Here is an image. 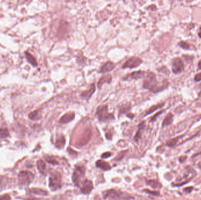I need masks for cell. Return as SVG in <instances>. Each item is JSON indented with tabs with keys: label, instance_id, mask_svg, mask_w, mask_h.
I'll use <instances>...</instances> for the list:
<instances>
[{
	"label": "cell",
	"instance_id": "obj_16",
	"mask_svg": "<svg viewBox=\"0 0 201 200\" xmlns=\"http://www.w3.org/2000/svg\"><path fill=\"white\" fill-rule=\"evenodd\" d=\"M96 166L98 168H100L104 171H108L111 169V166L108 163L106 162L105 161H103V160H98L96 161Z\"/></svg>",
	"mask_w": 201,
	"mask_h": 200
},
{
	"label": "cell",
	"instance_id": "obj_12",
	"mask_svg": "<svg viewBox=\"0 0 201 200\" xmlns=\"http://www.w3.org/2000/svg\"><path fill=\"white\" fill-rule=\"evenodd\" d=\"M94 189L93 183L90 180H85L82 183V186L81 187V192L84 194H88L92 191Z\"/></svg>",
	"mask_w": 201,
	"mask_h": 200
},
{
	"label": "cell",
	"instance_id": "obj_37",
	"mask_svg": "<svg viewBox=\"0 0 201 200\" xmlns=\"http://www.w3.org/2000/svg\"><path fill=\"white\" fill-rule=\"evenodd\" d=\"M198 68L199 69H201V60L198 62Z\"/></svg>",
	"mask_w": 201,
	"mask_h": 200
},
{
	"label": "cell",
	"instance_id": "obj_29",
	"mask_svg": "<svg viewBox=\"0 0 201 200\" xmlns=\"http://www.w3.org/2000/svg\"><path fill=\"white\" fill-rule=\"evenodd\" d=\"M178 45L180 47L183 48L184 49H189L190 48L189 44L185 41H180Z\"/></svg>",
	"mask_w": 201,
	"mask_h": 200
},
{
	"label": "cell",
	"instance_id": "obj_5",
	"mask_svg": "<svg viewBox=\"0 0 201 200\" xmlns=\"http://www.w3.org/2000/svg\"><path fill=\"white\" fill-rule=\"evenodd\" d=\"M85 169L83 166H77L74 169L72 180L75 186L79 187L81 179L84 177Z\"/></svg>",
	"mask_w": 201,
	"mask_h": 200
},
{
	"label": "cell",
	"instance_id": "obj_30",
	"mask_svg": "<svg viewBox=\"0 0 201 200\" xmlns=\"http://www.w3.org/2000/svg\"><path fill=\"white\" fill-rule=\"evenodd\" d=\"M144 191H145V193H147L151 194H152L153 195H157H157H159V193L158 192V191H150V190L145 189V190H144Z\"/></svg>",
	"mask_w": 201,
	"mask_h": 200
},
{
	"label": "cell",
	"instance_id": "obj_4",
	"mask_svg": "<svg viewBox=\"0 0 201 200\" xmlns=\"http://www.w3.org/2000/svg\"><path fill=\"white\" fill-rule=\"evenodd\" d=\"M49 187L52 191H57L62 187V177L59 173L55 172L49 179Z\"/></svg>",
	"mask_w": 201,
	"mask_h": 200
},
{
	"label": "cell",
	"instance_id": "obj_7",
	"mask_svg": "<svg viewBox=\"0 0 201 200\" xmlns=\"http://www.w3.org/2000/svg\"><path fill=\"white\" fill-rule=\"evenodd\" d=\"M143 63V59L138 57H132L129 58L124 63L122 66V69H134L139 67Z\"/></svg>",
	"mask_w": 201,
	"mask_h": 200
},
{
	"label": "cell",
	"instance_id": "obj_11",
	"mask_svg": "<svg viewBox=\"0 0 201 200\" xmlns=\"http://www.w3.org/2000/svg\"><path fill=\"white\" fill-rule=\"evenodd\" d=\"M115 68V64L111 61H108L100 67L99 70V73L103 74L108 73L112 71Z\"/></svg>",
	"mask_w": 201,
	"mask_h": 200
},
{
	"label": "cell",
	"instance_id": "obj_8",
	"mask_svg": "<svg viewBox=\"0 0 201 200\" xmlns=\"http://www.w3.org/2000/svg\"><path fill=\"white\" fill-rule=\"evenodd\" d=\"M172 72L175 74H180L184 70V63L180 57L174 58L172 61Z\"/></svg>",
	"mask_w": 201,
	"mask_h": 200
},
{
	"label": "cell",
	"instance_id": "obj_22",
	"mask_svg": "<svg viewBox=\"0 0 201 200\" xmlns=\"http://www.w3.org/2000/svg\"><path fill=\"white\" fill-rule=\"evenodd\" d=\"M29 118L34 121H37V120H39L40 119H41V112L39 111H34L31 112L30 115H29Z\"/></svg>",
	"mask_w": 201,
	"mask_h": 200
},
{
	"label": "cell",
	"instance_id": "obj_34",
	"mask_svg": "<svg viewBox=\"0 0 201 200\" xmlns=\"http://www.w3.org/2000/svg\"><path fill=\"white\" fill-rule=\"evenodd\" d=\"M195 82H200L201 81V72L196 75L195 76Z\"/></svg>",
	"mask_w": 201,
	"mask_h": 200
},
{
	"label": "cell",
	"instance_id": "obj_26",
	"mask_svg": "<svg viewBox=\"0 0 201 200\" xmlns=\"http://www.w3.org/2000/svg\"><path fill=\"white\" fill-rule=\"evenodd\" d=\"M180 137H177L176 138H174V139H170L169 140L167 141L166 142V146H169V147H173L176 145V144L177 143V142H178V140H180Z\"/></svg>",
	"mask_w": 201,
	"mask_h": 200
},
{
	"label": "cell",
	"instance_id": "obj_18",
	"mask_svg": "<svg viewBox=\"0 0 201 200\" xmlns=\"http://www.w3.org/2000/svg\"><path fill=\"white\" fill-rule=\"evenodd\" d=\"M165 105V103H159V104H157V105H153L151 107H150L149 108V109L146 111L145 112V116H148L149 115L155 111H157L159 108L162 107L164 106Z\"/></svg>",
	"mask_w": 201,
	"mask_h": 200
},
{
	"label": "cell",
	"instance_id": "obj_38",
	"mask_svg": "<svg viewBox=\"0 0 201 200\" xmlns=\"http://www.w3.org/2000/svg\"><path fill=\"white\" fill-rule=\"evenodd\" d=\"M198 35L199 37H200L201 38V26L199 28V33H198Z\"/></svg>",
	"mask_w": 201,
	"mask_h": 200
},
{
	"label": "cell",
	"instance_id": "obj_36",
	"mask_svg": "<svg viewBox=\"0 0 201 200\" xmlns=\"http://www.w3.org/2000/svg\"><path fill=\"white\" fill-rule=\"evenodd\" d=\"M192 189H193V188L192 187H189V188H186V189H185V190H184V191H185L186 193H190V191L192 190Z\"/></svg>",
	"mask_w": 201,
	"mask_h": 200
},
{
	"label": "cell",
	"instance_id": "obj_13",
	"mask_svg": "<svg viewBox=\"0 0 201 200\" xmlns=\"http://www.w3.org/2000/svg\"><path fill=\"white\" fill-rule=\"evenodd\" d=\"M75 115L74 112H68L64 114L63 116H61L59 122L61 124H67L69 122L72 121L75 119Z\"/></svg>",
	"mask_w": 201,
	"mask_h": 200
},
{
	"label": "cell",
	"instance_id": "obj_15",
	"mask_svg": "<svg viewBox=\"0 0 201 200\" xmlns=\"http://www.w3.org/2000/svg\"><path fill=\"white\" fill-rule=\"evenodd\" d=\"M145 121H142L138 126V129L137 132L136 133V134L134 137V140L136 141V142H138L141 137V136H142V133H143V129H145Z\"/></svg>",
	"mask_w": 201,
	"mask_h": 200
},
{
	"label": "cell",
	"instance_id": "obj_31",
	"mask_svg": "<svg viewBox=\"0 0 201 200\" xmlns=\"http://www.w3.org/2000/svg\"><path fill=\"white\" fill-rule=\"evenodd\" d=\"M164 111H159V112H158L157 113H156L154 116L151 118V121L152 122V121H154L155 120H156V119H157V118L158 117L159 115H161L162 113V112H163Z\"/></svg>",
	"mask_w": 201,
	"mask_h": 200
},
{
	"label": "cell",
	"instance_id": "obj_20",
	"mask_svg": "<svg viewBox=\"0 0 201 200\" xmlns=\"http://www.w3.org/2000/svg\"><path fill=\"white\" fill-rule=\"evenodd\" d=\"M174 119V115L172 113H169L166 116H165L164 121L162 123V126H167L172 124Z\"/></svg>",
	"mask_w": 201,
	"mask_h": 200
},
{
	"label": "cell",
	"instance_id": "obj_28",
	"mask_svg": "<svg viewBox=\"0 0 201 200\" xmlns=\"http://www.w3.org/2000/svg\"><path fill=\"white\" fill-rule=\"evenodd\" d=\"M44 158H45V161L47 163H48L53 164V165H57V164H58V161L55 158L53 157H51V156H45L44 157Z\"/></svg>",
	"mask_w": 201,
	"mask_h": 200
},
{
	"label": "cell",
	"instance_id": "obj_17",
	"mask_svg": "<svg viewBox=\"0 0 201 200\" xmlns=\"http://www.w3.org/2000/svg\"><path fill=\"white\" fill-rule=\"evenodd\" d=\"M25 55H26V58L27 61L31 65H32L34 67H37L38 66V63H37L36 59L34 58L30 53L28 52L27 51L25 52Z\"/></svg>",
	"mask_w": 201,
	"mask_h": 200
},
{
	"label": "cell",
	"instance_id": "obj_24",
	"mask_svg": "<svg viewBox=\"0 0 201 200\" xmlns=\"http://www.w3.org/2000/svg\"><path fill=\"white\" fill-rule=\"evenodd\" d=\"M147 184L154 189H159L162 187V185L159 183L158 181H157L156 180H148V181L147 182Z\"/></svg>",
	"mask_w": 201,
	"mask_h": 200
},
{
	"label": "cell",
	"instance_id": "obj_3",
	"mask_svg": "<svg viewBox=\"0 0 201 200\" xmlns=\"http://www.w3.org/2000/svg\"><path fill=\"white\" fill-rule=\"evenodd\" d=\"M95 115L98 117L99 121L100 122H106L114 120L115 119L114 115L109 112L108 106L107 105L98 106L96 111Z\"/></svg>",
	"mask_w": 201,
	"mask_h": 200
},
{
	"label": "cell",
	"instance_id": "obj_25",
	"mask_svg": "<svg viewBox=\"0 0 201 200\" xmlns=\"http://www.w3.org/2000/svg\"><path fill=\"white\" fill-rule=\"evenodd\" d=\"M31 192L32 193L37 195H47L48 194L47 191L40 189H32L31 190Z\"/></svg>",
	"mask_w": 201,
	"mask_h": 200
},
{
	"label": "cell",
	"instance_id": "obj_14",
	"mask_svg": "<svg viewBox=\"0 0 201 200\" xmlns=\"http://www.w3.org/2000/svg\"><path fill=\"white\" fill-rule=\"evenodd\" d=\"M112 76H111V75L108 74V75H103L99 80V81L97 84L98 89H100L102 86L105 84H110L112 82Z\"/></svg>",
	"mask_w": 201,
	"mask_h": 200
},
{
	"label": "cell",
	"instance_id": "obj_1",
	"mask_svg": "<svg viewBox=\"0 0 201 200\" xmlns=\"http://www.w3.org/2000/svg\"><path fill=\"white\" fill-rule=\"evenodd\" d=\"M143 88L153 93H159L166 89L169 85L167 80H165L162 82H159L157 75L153 72L147 71L145 77L143 78Z\"/></svg>",
	"mask_w": 201,
	"mask_h": 200
},
{
	"label": "cell",
	"instance_id": "obj_23",
	"mask_svg": "<svg viewBox=\"0 0 201 200\" xmlns=\"http://www.w3.org/2000/svg\"><path fill=\"white\" fill-rule=\"evenodd\" d=\"M37 168L39 171L42 174H45L46 171V165L44 161L42 160H39L37 161Z\"/></svg>",
	"mask_w": 201,
	"mask_h": 200
},
{
	"label": "cell",
	"instance_id": "obj_10",
	"mask_svg": "<svg viewBox=\"0 0 201 200\" xmlns=\"http://www.w3.org/2000/svg\"><path fill=\"white\" fill-rule=\"evenodd\" d=\"M96 88L94 84H91L89 89L85 90L84 91L82 92V93L80 94V96L83 99L86 100H89L94 95L96 90Z\"/></svg>",
	"mask_w": 201,
	"mask_h": 200
},
{
	"label": "cell",
	"instance_id": "obj_33",
	"mask_svg": "<svg viewBox=\"0 0 201 200\" xmlns=\"http://www.w3.org/2000/svg\"><path fill=\"white\" fill-rule=\"evenodd\" d=\"M111 156H112V154L110 152H106V153L102 154L101 157L102 158H107L110 157Z\"/></svg>",
	"mask_w": 201,
	"mask_h": 200
},
{
	"label": "cell",
	"instance_id": "obj_27",
	"mask_svg": "<svg viewBox=\"0 0 201 200\" xmlns=\"http://www.w3.org/2000/svg\"><path fill=\"white\" fill-rule=\"evenodd\" d=\"M9 136V132L7 129H0V139H4Z\"/></svg>",
	"mask_w": 201,
	"mask_h": 200
},
{
	"label": "cell",
	"instance_id": "obj_6",
	"mask_svg": "<svg viewBox=\"0 0 201 200\" xmlns=\"http://www.w3.org/2000/svg\"><path fill=\"white\" fill-rule=\"evenodd\" d=\"M19 183L21 185H27L31 184L34 179V175L30 171H22L18 176Z\"/></svg>",
	"mask_w": 201,
	"mask_h": 200
},
{
	"label": "cell",
	"instance_id": "obj_32",
	"mask_svg": "<svg viewBox=\"0 0 201 200\" xmlns=\"http://www.w3.org/2000/svg\"><path fill=\"white\" fill-rule=\"evenodd\" d=\"M0 200H11V197L8 194H4L0 196Z\"/></svg>",
	"mask_w": 201,
	"mask_h": 200
},
{
	"label": "cell",
	"instance_id": "obj_21",
	"mask_svg": "<svg viewBox=\"0 0 201 200\" xmlns=\"http://www.w3.org/2000/svg\"><path fill=\"white\" fill-rule=\"evenodd\" d=\"M65 137L63 136V135H61L60 136L57 138V140H56V142H55V146L58 148H63L65 145Z\"/></svg>",
	"mask_w": 201,
	"mask_h": 200
},
{
	"label": "cell",
	"instance_id": "obj_35",
	"mask_svg": "<svg viewBox=\"0 0 201 200\" xmlns=\"http://www.w3.org/2000/svg\"><path fill=\"white\" fill-rule=\"evenodd\" d=\"M127 116L128 117V118H130V119H133L135 115L133 114H132L131 113H129L127 114Z\"/></svg>",
	"mask_w": 201,
	"mask_h": 200
},
{
	"label": "cell",
	"instance_id": "obj_2",
	"mask_svg": "<svg viewBox=\"0 0 201 200\" xmlns=\"http://www.w3.org/2000/svg\"><path fill=\"white\" fill-rule=\"evenodd\" d=\"M103 196L105 199L112 200H130L134 198L129 194L115 190H109L103 193Z\"/></svg>",
	"mask_w": 201,
	"mask_h": 200
},
{
	"label": "cell",
	"instance_id": "obj_19",
	"mask_svg": "<svg viewBox=\"0 0 201 200\" xmlns=\"http://www.w3.org/2000/svg\"><path fill=\"white\" fill-rule=\"evenodd\" d=\"M131 106L129 103L121 106L119 108V116L125 113H129V111H131Z\"/></svg>",
	"mask_w": 201,
	"mask_h": 200
},
{
	"label": "cell",
	"instance_id": "obj_9",
	"mask_svg": "<svg viewBox=\"0 0 201 200\" xmlns=\"http://www.w3.org/2000/svg\"><path fill=\"white\" fill-rule=\"evenodd\" d=\"M147 71H145L143 70H139L137 71L132 72L131 74L127 75V76L123 78L124 80H138V79H143L145 77Z\"/></svg>",
	"mask_w": 201,
	"mask_h": 200
}]
</instances>
